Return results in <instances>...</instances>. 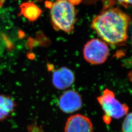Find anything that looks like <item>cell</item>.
Segmentation results:
<instances>
[{
    "label": "cell",
    "mask_w": 132,
    "mask_h": 132,
    "mask_svg": "<svg viewBox=\"0 0 132 132\" xmlns=\"http://www.w3.org/2000/svg\"><path fill=\"white\" fill-rule=\"evenodd\" d=\"M130 22L129 15L121 10L109 7L94 18L92 27L106 42L118 45L126 41Z\"/></svg>",
    "instance_id": "obj_1"
},
{
    "label": "cell",
    "mask_w": 132,
    "mask_h": 132,
    "mask_svg": "<svg viewBox=\"0 0 132 132\" xmlns=\"http://www.w3.org/2000/svg\"><path fill=\"white\" fill-rule=\"evenodd\" d=\"M51 15L53 28L71 32L76 22L75 8L69 0H56L51 4Z\"/></svg>",
    "instance_id": "obj_2"
},
{
    "label": "cell",
    "mask_w": 132,
    "mask_h": 132,
    "mask_svg": "<svg viewBox=\"0 0 132 132\" xmlns=\"http://www.w3.org/2000/svg\"><path fill=\"white\" fill-rule=\"evenodd\" d=\"M97 100L104 112L103 119L106 124H109L112 118H122L129 111L127 105L120 103L116 98L113 92L108 89L104 90Z\"/></svg>",
    "instance_id": "obj_3"
},
{
    "label": "cell",
    "mask_w": 132,
    "mask_h": 132,
    "mask_svg": "<svg viewBox=\"0 0 132 132\" xmlns=\"http://www.w3.org/2000/svg\"><path fill=\"white\" fill-rule=\"evenodd\" d=\"M84 58L92 65H100L104 63L109 55L107 45L102 40L93 39L86 44L83 48Z\"/></svg>",
    "instance_id": "obj_4"
},
{
    "label": "cell",
    "mask_w": 132,
    "mask_h": 132,
    "mask_svg": "<svg viewBox=\"0 0 132 132\" xmlns=\"http://www.w3.org/2000/svg\"><path fill=\"white\" fill-rule=\"evenodd\" d=\"M82 105V97L75 90L65 91L60 95L58 100V106L60 110L64 113H74L79 111Z\"/></svg>",
    "instance_id": "obj_5"
},
{
    "label": "cell",
    "mask_w": 132,
    "mask_h": 132,
    "mask_svg": "<svg viewBox=\"0 0 132 132\" xmlns=\"http://www.w3.org/2000/svg\"><path fill=\"white\" fill-rule=\"evenodd\" d=\"M94 127L88 117L81 114L71 116L66 121L64 132H93Z\"/></svg>",
    "instance_id": "obj_6"
},
{
    "label": "cell",
    "mask_w": 132,
    "mask_h": 132,
    "mask_svg": "<svg viewBox=\"0 0 132 132\" xmlns=\"http://www.w3.org/2000/svg\"><path fill=\"white\" fill-rule=\"evenodd\" d=\"M75 81L73 72L66 67L59 68L52 72V85L57 90H66L73 85Z\"/></svg>",
    "instance_id": "obj_7"
},
{
    "label": "cell",
    "mask_w": 132,
    "mask_h": 132,
    "mask_svg": "<svg viewBox=\"0 0 132 132\" xmlns=\"http://www.w3.org/2000/svg\"><path fill=\"white\" fill-rule=\"evenodd\" d=\"M16 104L14 99L9 95L0 94V121L6 119L13 113Z\"/></svg>",
    "instance_id": "obj_8"
},
{
    "label": "cell",
    "mask_w": 132,
    "mask_h": 132,
    "mask_svg": "<svg viewBox=\"0 0 132 132\" xmlns=\"http://www.w3.org/2000/svg\"><path fill=\"white\" fill-rule=\"evenodd\" d=\"M41 11L32 3H25L21 5V15L30 21H34L40 15Z\"/></svg>",
    "instance_id": "obj_9"
},
{
    "label": "cell",
    "mask_w": 132,
    "mask_h": 132,
    "mask_svg": "<svg viewBox=\"0 0 132 132\" xmlns=\"http://www.w3.org/2000/svg\"><path fill=\"white\" fill-rule=\"evenodd\" d=\"M123 132H132V113L127 114L123 122Z\"/></svg>",
    "instance_id": "obj_10"
},
{
    "label": "cell",
    "mask_w": 132,
    "mask_h": 132,
    "mask_svg": "<svg viewBox=\"0 0 132 132\" xmlns=\"http://www.w3.org/2000/svg\"><path fill=\"white\" fill-rule=\"evenodd\" d=\"M83 1L86 4H93L97 2L100 0H83ZM105 1L106 3L104 4V9L109 8V7L111 6L114 3L113 0H104V2Z\"/></svg>",
    "instance_id": "obj_11"
},
{
    "label": "cell",
    "mask_w": 132,
    "mask_h": 132,
    "mask_svg": "<svg viewBox=\"0 0 132 132\" xmlns=\"http://www.w3.org/2000/svg\"><path fill=\"white\" fill-rule=\"evenodd\" d=\"M118 3L125 7L132 6V0H118Z\"/></svg>",
    "instance_id": "obj_12"
},
{
    "label": "cell",
    "mask_w": 132,
    "mask_h": 132,
    "mask_svg": "<svg viewBox=\"0 0 132 132\" xmlns=\"http://www.w3.org/2000/svg\"><path fill=\"white\" fill-rule=\"evenodd\" d=\"M30 132H44L42 130L39 129V128L32 127L31 129H29Z\"/></svg>",
    "instance_id": "obj_13"
},
{
    "label": "cell",
    "mask_w": 132,
    "mask_h": 132,
    "mask_svg": "<svg viewBox=\"0 0 132 132\" xmlns=\"http://www.w3.org/2000/svg\"><path fill=\"white\" fill-rule=\"evenodd\" d=\"M69 1L72 5H73V4L76 5V4H78L81 0H69Z\"/></svg>",
    "instance_id": "obj_14"
},
{
    "label": "cell",
    "mask_w": 132,
    "mask_h": 132,
    "mask_svg": "<svg viewBox=\"0 0 132 132\" xmlns=\"http://www.w3.org/2000/svg\"><path fill=\"white\" fill-rule=\"evenodd\" d=\"M128 76H129V78L131 82L132 83V71H131L129 72V75H128Z\"/></svg>",
    "instance_id": "obj_15"
}]
</instances>
